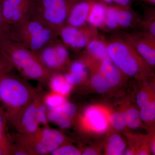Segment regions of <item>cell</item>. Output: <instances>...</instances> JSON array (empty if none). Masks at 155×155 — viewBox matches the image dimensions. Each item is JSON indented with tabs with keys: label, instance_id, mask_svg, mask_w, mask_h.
<instances>
[{
	"label": "cell",
	"instance_id": "1",
	"mask_svg": "<svg viewBox=\"0 0 155 155\" xmlns=\"http://www.w3.org/2000/svg\"><path fill=\"white\" fill-rule=\"evenodd\" d=\"M11 72L0 79V108L11 122L38 94L36 90Z\"/></svg>",
	"mask_w": 155,
	"mask_h": 155
},
{
	"label": "cell",
	"instance_id": "2",
	"mask_svg": "<svg viewBox=\"0 0 155 155\" xmlns=\"http://www.w3.org/2000/svg\"><path fill=\"white\" fill-rule=\"evenodd\" d=\"M0 51L25 78L43 82L48 81L53 73L44 66L37 54L8 36L0 41Z\"/></svg>",
	"mask_w": 155,
	"mask_h": 155
},
{
	"label": "cell",
	"instance_id": "3",
	"mask_svg": "<svg viewBox=\"0 0 155 155\" xmlns=\"http://www.w3.org/2000/svg\"><path fill=\"white\" fill-rule=\"evenodd\" d=\"M58 34L42 23L29 19L19 25L9 27L8 37L38 54Z\"/></svg>",
	"mask_w": 155,
	"mask_h": 155
},
{
	"label": "cell",
	"instance_id": "4",
	"mask_svg": "<svg viewBox=\"0 0 155 155\" xmlns=\"http://www.w3.org/2000/svg\"><path fill=\"white\" fill-rule=\"evenodd\" d=\"M76 0H32L30 19L39 21L59 32L67 21L70 9Z\"/></svg>",
	"mask_w": 155,
	"mask_h": 155
},
{
	"label": "cell",
	"instance_id": "5",
	"mask_svg": "<svg viewBox=\"0 0 155 155\" xmlns=\"http://www.w3.org/2000/svg\"><path fill=\"white\" fill-rule=\"evenodd\" d=\"M47 113L43 97L37 94L11 123L19 134L35 133L43 127H48Z\"/></svg>",
	"mask_w": 155,
	"mask_h": 155
},
{
	"label": "cell",
	"instance_id": "6",
	"mask_svg": "<svg viewBox=\"0 0 155 155\" xmlns=\"http://www.w3.org/2000/svg\"><path fill=\"white\" fill-rule=\"evenodd\" d=\"M18 139L21 147L28 153L47 155L64 144V135L49 127H43L35 133L21 134Z\"/></svg>",
	"mask_w": 155,
	"mask_h": 155
},
{
	"label": "cell",
	"instance_id": "7",
	"mask_svg": "<svg viewBox=\"0 0 155 155\" xmlns=\"http://www.w3.org/2000/svg\"><path fill=\"white\" fill-rule=\"evenodd\" d=\"M108 54L119 70L133 76L140 70L137 52L130 45L121 40L113 41L107 46Z\"/></svg>",
	"mask_w": 155,
	"mask_h": 155
},
{
	"label": "cell",
	"instance_id": "8",
	"mask_svg": "<svg viewBox=\"0 0 155 155\" xmlns=\"http://www.w3.org/2000/svg\"><path fill=\"white\" fill-rule=\"evenodd\" d=\"M57 39L47 45L37 54L44 66L53 72L63 67L69 60L67 48Z\"/></svg>",
	"mask_w": 155,
	"mask_h": 155
},
{
	"label": "cell",
	"instance_id": "9",
	"mask_svg": "<svg viewBox=\"0 0 155 155\" xmlns=\"http://www.w3.org/2000/svg\"><path fill=\"white\" fill-rule=\"evenodd\" d=\"M32 0H1L3 18L9 26L19 25L30 19Z\"/></svg>",
	"mask_w": 155,
	"mask_h": 155
},
{
	"label": "cell",
	"instance_id": "10",
	"mask_svg": "<svg viewBox=\"0 0 155 155\" xmlns=\"http://www.w3.org/2000/svg\"><path fill=\"white\" fill-rule=\"evenodd\" d=\"M77 110L75 104L66 102L57 107L48 110V120L62 129H66L71 125Z\"/></svg>",
	"mask_w": 155,
	"mask_h": 155
},
{
	"label": "cell",
	"instance_id": "11",
	"mask_svg": "<svg viewBox=\"0 0 155 155\" xmlns=\"http://www.w3.org/2000/svg\"><path fill=\"white\" fill-rule=\"evenodd\" d=\"M92 3L76 0L70 9L67 17V25L80 28L87 21Z\"/></svg>",
	"mask_w": 155,
	"mask_h": 155
},
{
	"label": "cell",
	"instance_id": "12",
	"mask_svg": "<svg viewBox=\"0 0 155 155\" xmlns=\"http://www.w3.org/2000/svg\"><path fill=\"white\" fill-rule=\"evenodd\" d=\"M84 119L89 127L96 132H104L107 127V119L105 114L99 108H88L85 111Z\"/></svg>",
	"mask_w": 155,
	"mask_h": 155
},
{
	"label": "cell",
	"instance_id": "13",
	"mask_svg": "<svg viewBox=\"0 0 155 155\" xmlns=\"http://www.w3.org/2000/svg\"><path fill=\"white\" fill-rule=\"evenodd\" d=\"M120 71L110 58H108L101 61L98 72L107 81L111 87H114L118 85L120 82Z\"/></svg>",
	"mask_w": 155,
	"mask_h": 155
},
{
	"label": "cell",
	"instance_id": "14",
	"mask_svg": "<svg viewBox=\"0 0 155 155\" xmlns=\"http://www.w3.org/2000/svg\"><path fill=\"white\" fill-rule=\"evenodd\" d=\"M87 75L86 66L83 62L76 61L71 64L69 72L64 75L66 80L71 85L80 83Z\"/></svg>",
	"mask_w": 155,
	"mask_h": 155
},
{
	"label": "cell",
	"instance_id": "15",
	"mask_svg": "<svg viewBox=\"0 0 155 155\" xmlns=\"http://www.w3.org/2000/svg\"><path fill=\"white\" fill-rule=\"evenodd\" d=\"M7 123L5 114L0 108V151L2 155L12 154L14 150L7 134Z\"/></svg>",
	"mask_w": 155,
	"mask_h": 155
},
{
	"label": "cell",
	"instance_id": "16",
	"mask_svg": "<svg viewBox=\"0 0 155 155\" xmlns=\"http://www.w3.org/2000/svg\"><path fill=\"white\" fill-rule=\"evenodd\" d=\"M48 81L50 87L54 92L65 96L71 91L72 85L68 83L64 75L54 72Z\"/></svg>",
	"mask_w": 155,
	"mask_h": 155
},
{
	"label": "cell",
	"instance_id": "17",
	"mask_svg": "<svg viewBox=\"0 0 155 155\" xmlns=\"http://www.w3.org/2000/svg\"><path fill=\"white\" fill-rule=\"evenodd\" d=\"M105 6L101 3L92 4L87 20L93 26L100 27L105 22L106 13Z\"/></svg>",
	"mask_w": 155,
	"mask_h": 155
},
{
	"label": "cell",
	"instance_id": "18",
	"mask_svg": "<svg viewBox=\"0 0 155 155\" xmlns=\"http://www.w3.org/2000/svg\"><path fill=\"white\" fill-rule=\"evenodd\" d=\"M87 51L91 56L96 60L102 61L109 58L107 46L101 41L94 39L89 43Z\"/></svg>",
	"mask_w": 155,
	"mask_h": 155
},
{
	"label": "cell",
	"instance_id": "19",
	"mask_svg": "<svg viewBox=\"0 0 155 155\" xmlns=\"http://www.w3.org/2000/svg\"><path fill=\"white\" fill-rule=\"evenodd\" d=\"M136 50L140 56L152 66L155 64V50L152 44L148 41H140L135 45Z\"/></svg>",
	"mask_w": 155,
	"mask_h": 155
},
{
	"label": "cell",
	"instance_id": "20",
	"mask_svg": "<svg viewBox=\"0 0 155 155\" xmlns=\"http://www.w3.org/2000/svg\"><path fill=\"white\" fill-rule=\"evenodd\" d=\"M81 31L77 27L68 25H64L59 31V35L61 36L63 43L65 46L71 48L77 39Z\"/></svg>",
	"mask_w": 155,
	"mask_h": 155
},
{
	"label": "cell",
	"instance_id": "21",
	"mask_svg": "<svg viewBox=\"0 0 155 155\" xmlns=\"http://www.w3.org/2000/svg\"><path fill=\"white\" fill-rule=\"evenodd\" d=\"M125 143L120 136L113 134L108 140L107 153L109 155H123L125 149Z\"/></svg>",
	"mask_w": 155,
	"mask_h": 155
},
{
	"label": "cell",
	"instance_id": "22",
	"mask_svg": "<svg viewBox=\"0 0 155 155\" xmlns=\"http://www.w3.org/2000/svg\"><path fill=\"white\" fill-rule=\"evenodd\" d=\"M126 125L130 128L135 129L141 123L140 112L135 108H130L124 112Z\"/></svg>",
	"mask_w": 155,
	"mask_h": 155
},
{
	"label": "cell",
	"instance_id": "23",
	"mask_svg": "<svg viewBox=\"0 0 155 155\" xmlns=\"http://www.w3.org/2000/svg\"><path fill=\"white\" fill-rule=\"evenodd\" d=\"M43 99L48 110H52L67 102L64 96L53 91L44 97Z\"/></svg>",
	"mask_w": 155,
	"mask_h": 155
},
{
	"label": "cell",
	"instance_id": "24",
	"mask_svg": "<svg viewBox=\"0 0 155 155\" xmlns=\"http://www.w3.org/2000/svg\"><path fill=\"white\" fill-rule=\"evenodd\" d=\"M91 84L93 87L100 93L107 91L111 87L107 81L105 80L98 72H97L92 78Z\"/></svg>",
	"mask_w": 155,
	"mask_h": 155
},
{
	"label": "cell",
	"instance_id": "25",
	"mask_svg": "<svg viewBox=\"0 0 155 155\" xmlns=\"http://www.w3.org/2000/svg\"><path fill=\"white\" fill-rule=\"evenodd\" d=\"M119 9L114 7H110L107 9L104 23L108 28L113 29L119 25Z\"/></svg>",
	"mask_w": 155,
	"mask_h": 155
},
{
	"label": "cell",
	"instance_id": "26",
	"mask_svg": "<svg viewBox=\"0 0 155 155\" xmlns=\"http://www.w3.org/2000/svg\"><path fill=\"white\" fill-rule=\"evenodd\" d=\"M140 115L141 120L144 122L153 121L155 118V101H150L147 105L140 108Z\"/></svg>",
	"mask_w": 155,
	"mask_h": 155
},
{
	"label": "cell",
	"instance_id": "27",
	"mask_svg": "<svg viewBox=\"0 0 155 155\" xmlns=\"http://www.w3.org/2000/svg\"><path fill=\"white\" fill-rule=\"evenodd\" d=\"M109 122L114 129L122 130L126 126L124 113L117 112L111 114L109 117Z\"/></svg>",
	"mask_w": 155,
	"mask_h": 155
},
{
	"label": "cell",
	"instance_id": "28",
	"mask_svg": "<svg viewBox=\"0 0 155 155\" xmlns=\"http://www.w3.org/2000/svg\"><path fill=\"white\" fill-rule=\"evenodd\" d=\"M53 155H80L81 153L77 148L71 145H61L51 153Z\"/></svg>",
	"mask_w": 155,
	"mask_h": 155
},
{
	"label": "cell",
	"instance_id": "29",
	"mask_svg": "<svg viewBox=\"0 0 155 155\" xmlns=\"http://www.w3.org/2000/svg\"><path fill=\"white\" fill-rule=\"evenodd\" d=\"M14 69L8 58L0 51V79L2 77Z\"/></svg>",
	"mask_w": 155,
	"mask_h": 155
},
{
	"label": "cell",
	"instance_id": "30",
	"mask_svg": "<svg viewBox=\"0 0 155 155\" xmlns=\"http://www.w3.org/2000/svg\"><path fill=\"white\" fill-rule=\"evenodd\" d=\"M132 19V14L130 11L126 10H119L118 22L119 25L123 27H127L130 25Z\"/></svg>",
	"mask_w": 155,
	"mask_h": 155
},
{
	"label": "cell",
	"instance_id": "31",
	"mask_svg": "<svg viewBox=\"0 0 155 155\" xmlns=\"http://www.w3.org/2000/svg\"><path fill=\"white\" fill-rule=\"evenodd\" d=\"M87 43L88 39L86 35L81 31V32L78 35L77 39L72 45L71 48L75 50L80 49L86 46Z\"/></svg>",
	"mask_w": 155,
	"mask_h": 155
},
{
	"label": "cell",
	"instance_id": "32",
	"mask_svg": "<svg viewBox=\"0 0 155 155\" xmlns=\"http://www.w3.org/2000/svg\"><path fill=\"white\" fill-rule=\"evenodd\" d=\"M8 25L6 24L3 18L1 7L0 0V41L3 39L8 36L9 30Z\"/></svg>",
	"mask_w": 155,
	"mask_h": 155
},
{
	"label": "cell",
	"instance_id": "33",
	"mask_svg": "<svg viewBox=\"0 0 155 155\" xmlns=\"http://www.w3.org/2000/svg\"><path fill=\"white\" fill-rule=\"evenodd\" d=\"M150 101L148 94L144 91H141L137 94V103L140 108H141L147 105Z\"/></svg>",
	"mask_w": 155,
	"mask_h": 155
},
{
	"label": "cell",
	"instance_id": "34",
	"mask_svg": "<svg viewBox=\"0 0 155 155\" xmlns=\"http://www.w3.org/2000/svg\"><path fill=\"white\" fill-rule=\"evenodd\" d=\"M81 154L83 155H97L98 154L96 151L93 149L87 148L84 150Z\"/></svg>",
	"mask_w": 155,
	"mask_h": 155
},
{
	"label": "cell",
	"instance_id": "35",
	"mask_svg": "<svg viewBox=\"0 0 155 155\" xmlns=\"http://www.w3.org/2000/svg\"><path fill=\"white\" fill-rule=\"evenodd\" d=\"M130 0H113V2L122 6H125L128 4Z\"/></svg>",
	"mask_w": 155,
	"mask_h": 155
},
{
	"label": "cell",
	"instance_id": "36",
	"mask_svg": "<svg viewBox=\"0 0 155 155\" xmlns=\"http://www.w3.org/2000/svg\"><path fill=\"white\" fill-rule=\"evenodd\" d=\"M150 32L151 34L154 36L155 35V22H153L151 24L150 26Z\"/></svg>",
	"mask_w": 155,
	"mask_h": 155
},
{
	"label": "cell",
	"instance_id": "37",
	"mask_svg": "<svg viewBox=\"0 0 155 155\" xmlns=\"http://www.w3.org/2000/svg\"><path fill=\"white\" fill-rule=\"evenodd\" d=\"M133 152L132 150L130 149H127L125 150L123 155H133Z\"/></svg>",
	"mask_w": 155,
	"mask_h": 155
},
{
	"label": "cell",
	"instance_id": "38",
	"mask_svg": "<svg viewBox=\"0 0 155 155\" xmlns=\"http://www.w3.org/2000/svg\"><path fill=\"white\" fill-rule=\"evenodd\" d=\"M155 142H154V143H153L152 145V150L153 153H154V154H155Z\"/></svg>",
	"mask_w": 155,
	"mask_h": 155
},
{
	"label": "cell",
	"instance_id": "39",
	"mask_svg": "<svg viewBox=\"0 0 155 155\" xmlns=\"http://www.w3.org/2000/svg\"><path fill=\"white\" fill-rule=\"evenodd\" d=\"M147 1H149L150 2L152 3V4H155V0H147Z\"/></svg>",
	"mask_w": 155,
	"mask_h": 155
},
{
	"label": "cell",
	"instance_id": "40",
	"mask_svg": "<svg viewBox=\"0 0 155 155\" xmlns=\"http://www.w3.org/2000/svg\"><path fill=\"white\" fill-rule=\"evenodd\" d=\"M2 153H1V152L0 151V155H2Z\"/></svg>",
	"mask_w": 155,
	"mask_h": 155
}]
</instances>
